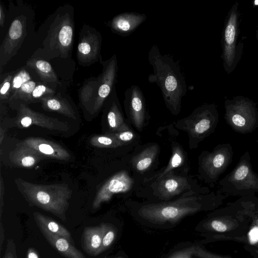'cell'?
<instances>
[{"instance_id": "cell-1", "label": "cell", "mask_w": 258, "mask_h": 258, "mask_svg": "<svg viewBox=\"0 0 258 258\" xmlns=\"http://www.w3.org/2000/svg\"><path fill=\"white\" fill-rule=\"evenodd\" d=\"M227 197L218 190L206 195L184 196L171 202L145 204L138 207L134 217L146 227L169 229L186 216L216 210Z\"/></svg>"}, {"instance_id": "cell-2", "label": "cell", "mask_w": 258, "mask_h": 258, "mask_svg": "<svg viewBox=\"0 0 258 258\" xmlns=\"http://www.w3.org/2000/svg\"><path fill=\"white\" fill-rule=\"evenodd\" d=\"M251 220L245 212V198L214 210L196 227L205 237L203 243L221 240L240 242L246 235Z\"/></svg>"}, {"instance_id": "cell-3", "label": "cell", "mask_w": 258, "mask_h": 258, "mask_svg": "<svg viewBox=\"0 0 258 258\" xmlns=\"http://www.w3.org/2000/svg\"><path fill=\"white\" fill-rule=\"evenodd\" d=\"M148 59L153 71L149 75L148 81L156 84L167 108L172 114H178L182 98L187 92L185 77L179 64L172 56L162 54L156 44L149 50Z\"/></svg>"}, {"instance_id": "cell-4", "label": "cell", "mask_w": 258, "mask_h": 258, "mask_svg": "<svg viewBox=\"0 0 258 258\" xmlns=\"http://www.w3.org/2000/svg\"><path fill=\"white\" fill-rule=\"evenodd\" d=\"M16 186L28 203L66 220V213L69 206L72 190L64 183L39 184L21 178L15 179Z\"/></svg>"}, {"instance_id": "cell-5", "label": "cell", "mask_w": 258, "mask_h": 258, "mask_svg": "<svg viewBox=\"0 0 258 258\" xmlns=\"http://www.w3.org/2000/svg\"><path fill=\"white\" fill-rule=\"evenodd\" d=\"M219 191L229 196H254L258 193V174L252 167L248 151L242 155L232 170L219 182Z\"/></svg>"}, {"instance_id": "cell-6", "label": "cell", "mask_w": 258, "mask_h": 258, "mask_svg": "<svg viewBox=\"0 0 258 258\" xmlns=\"http://www.w3.org/2000/svg\"><path fill=\"white\" fill-rule=\"evenodd\" d=\"M239 3L235 2L225 19L221 34V45L223 66L225 72L229 75L233 72L240 60L243 43L237 40L240 33Z\"/></svg>"}, {"instance_id": "cell-7", "label": "cell", "mask_w": 258, "mask_h": 258, "mask_svg": "<svg viewBox=\"0 0 258 258\" xmlns=\"http://www.w3.org/2000/svg\"><path fill=\"white\" fill-rule=\"evenodd\" d=\"M256 103L247 97L236 96L224 100V119L235 132L245 134L258 127Z\"/></svg>"}, {"instance_id": "cell-8", "label": "cell", "mask_w": 258, "mask_h": 258, "mask_svg": "<svg viewBox=\"0 0 258 258\" xmlns=\"http://www.w3.org/2000/svg\"><path fill=\"white\" fill-rule=\"evenodd\" d=\"M219 122V113L215 104H204L195 109L188 116L178 121L185 130L196 140L201 141L213 133Z\"/></svg>"}, {"instance_id": "cell-9", "label": "cell", "mask_w": 258, "mask_h": 258, "mask_svg": "<svg viewBox=\"0 0 258 258\" xmlns=\"http://www.w3.org/2000/svg\"><path fill=\"white\" fill-rule=\"evenodd\" d=\"M233 151L230 143L217 145L214 150L202 154L200 167L203 177L213 186L232 161Z\"/></svg>"}, {"instance_id": "cell-10", "label": "cell", "mask_w": 258, "mask_h": 258, "mask_svg": "<svg viewBox=\"0 0 258 258\" xmlns=\"http://www.w3.org/2000/svg\"><path fill=\"white\" fill-rule=\"evenodd\" d=\"M102 73L96 84V93L93 111L98 112L115 88L118 67L117 59L114 54L108 60L102 61Z\"/></svg>"}, {"instance_id": "cell-11", "label": "cell", "mask_w": 258, "mask_h": 258, "mask_svg": "<svg viewBox=\"0 0 258 258\" xmlns=\"http://www.w3.org/2000/svg\"><path fill=\"white\" fill-rule=\"evenodd\" d=\"M15 123L19 128H26L34 125L58 132H66L69 129V126L64 122L35 111L22 103L17 108V116Z\"/></svg>"}, {"instance_id": "cell-12", "label": "cell", "mask_w": 258, "mask_h": 258, "mask_svg": "<svg viewBox=\"0 0 258 258\" xmlns=\"http://www.w3.org/2000/svg\"><path fill=\"white\" fill-rule=\"evenodd\" d=\"M133 180L125 171L119 172L107 180L99 189L93 202V208H98L101 205L109 201L115 194L130 190Z\"/></svg>"}, {"instance_id": "cell-13", "label": "cell", "mask_w": 258, "mask_h": 258, "mask_svg": "<svg viewBox=\"0 0 258 258\" xmlns=\"http://www.w3.org/2000/svg\"><path fill=\"white\" fill-rule=\"evenodd\" d=\"M124 104L134 125L138 130H141L146 116V100L138 86L133 85L126 89Z\"/></svg>"}, {"instance_id": "cell-14", "label": "cell", "mask_w": 258, "mask_h": 258, "mask_svg": "<svg viewBox=\"0 0 258 258\" xmlns=\"http://www.w3.org/2000/svg\"><path fill=\"white\" fill-rule=\"evenodd\" d=\"M147 19L144 13L124 12L114 16L108 23L111 31L121 36L133 33Z\"/></svg>"}, {"instance_id": "cell-15", "label": "cell", "mask_w": 258, "mask_h": 258, "mask_svg": "<svg viewBox=\"0 0 258 258\" xmlns=\"http://www.w3.org/2000/svg\"><path fill=\"white\" fill-rule=\"evenodd\" d=\"M21 143L34 149L46 158L68 161L71 157L70 153L63 147L45 139L29 137Z\"/></svg>"}, {"instance_id": "cell-16", "label": "cell", "mask_w": 258, "mask_h": 258, "mask_svg": "<svg viewBox=\"0 0 258 258\" xmlns=\"http://www.w3.org/2000/svg\"><path fill=\"white\" fill-rule=\"evenodd\" d=\"M24 25L19 19H15L11 23L1 47V66L5 65L13 56L14 50L24 38Z\"/></svg>"}, {"instance_id": "cell-17", "label": "cell", "mask_w": 258, "mask_h": 258, "mask_svg": "<svg viewBox=\"0 0 258 258\" xmlns=\"http://www.w3.org/2000/svg\"><path fill=\"white\" fill-rule=\"evenodd\" d=\"M109 223H102L98 226L84 228L82 239V247L87 253L96 256L99 254L103 236Z\"/></svg>"}, {"instance_id": "cell-18", "label": "cell", "mask_w": 258, "mask_h": 258, "mask_svg": "<svg viewBox=\"0 0 258 258\" xmlns=\"http://www.w3.org/2000/svg\"><path fill=\"white\" fill-rule=\"evenodd\" d=\"M46 157L37 151L21 143L9 154V159L12 164L19 168L33 167Z\"/></svg>"}, {"instance_id": "cell-19", "label": "cell", "mask_w": 258, "mask_h": 258, "mask_svg": "<svg viewBox=\"0 0 258 258\" xmlns=\"http://www.w3.org/2000/svg\"><path fill=\"white\" fill-rule=\"evenodd\" d=\"M105 103L107 109L106 119L110 130L109 133H115L127 127L128 126L124 122L115 88Z\"/></svg>"}, {"instance_id": "cell-20", "label": "cell", "mask_w": 258, "mask_h": 258, "mask_svg": "<svg viewBox=\"0 0 258 258\" xmlns=\"http://www.w3.org/2000/svg\"><path fill=\"white\" fill-rule=\"evenodd\" d=\"M101 44V37L98 33L83 34L78 46L79 60L88 61L97 59L100 54Z\"/></svg>"}, {"instance_id": "cell-21", "label": "cell", "mask_w": 258, "mask_h": 258, "mask_svg": "<svg viewBox=\"0 0 258 258\" xmlns=\"http://www.w3.org/2000/svg\"><path fill=\"white\" fill-rule=\"evenodd\" d=\"M160 179L157 190L164 198L173 197L189 187L185 177L172 175L170 172Z\"/></svg>"}, {"instance_id": "cell-22", "label": "cell", "mask_w": 258, "mask_h": 258, "mask_svg": "<svg viewBox=\"0 0 258 258\" xmlns=\"http://www.w3.org/2000/svg\"><path fill=\"white\" fill-rule=\"evenodd\" d=\"M39 228L50 245L66 258H86L83 253L66 238L50 233L42 227Z\"/></svg>"}, {"instance_id": "cell-23", "label": "cell", "mask_w": 258, "mask_h": 258, "mask_svg": "<svg viewBox=\"0 0 258 258\" xmlns=\"http://www.w3.org/2000/svg\"><path fill=\"white\" fill-rule=\"evenodd\" d=\"M34 219L39 227H42L50 233L62 236L73 245L74 241L69 231L57 222L37 212L33 213Z\"/></svg>"}, {"instance_id": "cell-24", "label": "cell", "mask_w": 258, "mask_h": 258, "mask_svg": "<svg viewBox=\"0 0 258 258\" xmlns=\"http://www.w3.org/2000/svg\"><path fill=\"white\" fill-rule=\"evenodd\" d=\"M43 109L48 111H54L77 119L76 112L72 106L65 100L56 97L48 96L40 100Z\"/></svg>"}, {"instance_id": "cell-25", "label": "cell", "mask_w": 258, "mask_h": 258, "mask_svg": "<svg viewBox=\"0 0 258 258\" xmlns=\"http://www.w3.org/2000/svg\"><path fill=\"white\" fill-rule=\"evenodd\" d=\"M27 66L33 69L44 83L58 82L57 75L51 64L46 60L32 58L28 60Z\"/></svg>"}, {"instance_id": "cell-26", "label": "cell", "mask_w": 258, "mask_h": 258, "mask_svg": "<svg viewBox=\"0 0 258 258\" xmlns=\"http://www.w3.org/2000/svg\"><path fill=\"white\" fill-rule=\"evenodd\" d=\"M158 151V147L156 145L146 148L133 159V166L138 171L145 172L153 163Z\"/></svg>"}, {"instance_id": "cell-27", "label": "cell", "mask_w": 258, "mask_h": 258, "mask_svg": "<svg viewBox=\"0 0 258 258\" xmlns=\"http://www.w3.org/2000/svg\"><path fill=\"white\" fill-rule=\"evenodd\" d=\"M59 28L55 34L56 41L60 48L68 49L70 48L72 43L73 29L72 24L64 20L59 25Z\"/></svg>"}, {"instance_id": "cell-28", "label": "cell", "mask_w": 258, "mask_h": 258, "mask_svg": "<svg viewBox=\"0 0 258 258\" xmlns=\"http://www.w3.org/2000/svg\"><path fill=\"white\" fill-rule=\"evenodd\" d=\"M184 161V155L181 148L178 145L172 146V155L169 162L164 169L156 177L157 179H160L165 175L168 174L172 170L180 166Z\"/></svg>"}, {"instance_id": "cell-29", "label": "cell", "mask_w": 258, "mask_h": 258, "mask_svg": "<svg viewBox=\"0 0 258 258\" xmlns=\"http://www.w3.org/2000/svg\"><path fill=\"white\" fill-rule=\"evenodd\" d=\"M91 144L98 148H115L122 146L111 134L95 135L90 139Z\"/></svg>"}, {"instance_id": "cell-30", "label": "cell", "mask_w": 258, "mask_h": 258, "mask_svg": "<svg viewBox=\"0 0 258 258\" xmlns=\"http://www.w3.org/2000/svg\"><path fill=\"white\" fill-rule=\"evenodd\" d=\"M36 86L37 83L33 80L25 83L10 97L9 100L13 101L15 100H21L28 103H30L32 93Z\"/></svg>"}, {"instance_id": "cell-31", "label": "cell", "mask_w": 258, "mask_h": 258, "mask_svg": "<svg viewBox=\"0 0 258 258\" xmlns=\"http://www.w3.org/2000/svg\"><path fill=\"white\" fill-rule=\"evenodd\" d=\"M245 212L251 220V223L258 227V198L248 196L245 201ZM258 251V243L256 246Z\"/></svg>"}, {"instance_id": "cell-32", "label": "cell", "mask_w": 258, "mask_h": 258, "mask_svg": "<svg viewBox=\"0 0 258 258\" xmlns=\"http://www.w3.org/2000/svg\"><path fill=\"white\" fill-rule=\"evenodd\" d=\"M30 80H31V76L26 69H22L16 73L12 80L11 96L16 93L23 84Z\"/></svg>"}, {"instance_id": "cell-33", "label": "cell", "mask_w": 258, "mask_h": 258, "mask_svg": "<svg viewBox=\"0 0 258 258\" xmlns=\"http://www.w3.org/2000/svg\"><path fill=\"white\" fill-rule=\"evenodd\" d=\"M54 91L43 84H38L33 91L31 97L30 103L40 101L44 97L51 96L54 94Z\"/></svg>"}, {"instance_id": "cell-34", "label": "cell", "mask_w": 258, "mask_h": 258, "mask_svg": "<svg viewBox=\"0 0 258 258\" xmlns=\"http://www.w3.org/2000/svg\"><path fill=\"white\" fill-rule=\"evenodd\" d=\"M14 73L8 74L1 82L0 86V99L1 101L10 98L12 87V82Z\"/></svg>"}, {"instance_id": "cell-35", "label": "cell", "mask_w": 258, "mask_h": 258, "mask_svg": "<svg viewBox=\"0 0 258 258\" xmlns=\"http://www.w3.org/2000/svg\"><path fill=\"white\" fill-rule=\"evenodd\" d=\"M117 234V230L112 224H110L109 227L105 233L100 250L101 253L106 250L114 241Z\"/></svg>"}, {"instance_id": "cell-36", "label": "cell", "mask_w": 258, "mask_h": 258, "mask_svg": "<svg viewBox=\"0 0 258 258\" xmlns=\"http://www.w3.org/2000/svg\"><path fill=\"white\" fill-rule=\"evenodd\" d=\"M122 145L125 143L132 141L135 138L134 132L130 130L127 126L125 128L121 130L118 132L110 133Z\"/></svg>"}, {"instance_id": "cell-37", "label": "cell", "mask_w": 258, "mask_h": 258, "mask_svg": "<svg viewBox=\"0 0 258 258\" xmlns=\"http://www.w3.org/2000/svg\"><path fill=\"white\" fill-rule=\"evenodd\" d=\"M192 255L197 258H231L211 253L200 245H193Z\"/></svg>"}, {"instance_id": "cell-38", "label": "cell", "mask_w": 258, "mask_h": 258, "mask_svg": "<svg viewBox=\"0 0 258 258\" xmlns=\"http://www.w3.org/2000/svg\"><path fill=\"white\" fill-rule=\"evenodd\" d=\"M193 245L184 246L181 249L174 251L166 258H191Z\"/></svg>"}, {"instance_id": "cell-39", "label": "cell", "mask_w": 258, "mask_h": 258, "mask_svg": "<svg viewBox=\"0 0 258 258\" xmlns=\"http://www.w3.org/2000/svg\"><path fill=\"white\" fill-rule=\"evenodd\" d=\"M3 258H18L16 244L12 239L7 240L6 251Z\"/></svg>"}, {"instance_id": "cell-40", "label": "cell", "mask_w": 258, "mask_h": 258, "mask_svg": "<svg viewBox=\"0 0 258 258\" xmlns=\"http://www.w3.org/2000/svg\"><path fill=\"white\" fill-rule=\"evenodd\" d=\"M26 258H39V255L35 249L30 247L27 250Z\"/></svg>"}, {"instance_id": "cell-41", "label": "cell", "mask_w": 258, "mask_h": 258, "mask_svg": "<svg viewBox=\"0 0 258 258\" xmlns=\"http://www.w3.org/2000/svg\"><path fill=\"white\" fill-rule=\"evenodd\" d=\"M5 15L2 6H0V25L3 27L5 22Z\"/></svg>"}, {"instance_id": "cell-42", "label": "cell", "mask_w": 258, "mask_h": 258, "mask_svg": "<svg viewBox=\"0 0 258 258\" xmlns=\"http://www.w3.org/2000/svg\"><path fill=\"white\" fill-rule=\"evenodd\" d=\"M1 230H0V242H1V249H2V243L4 240L5 238V235H4V230L3 227L2 223L1 222Z\"/></svg>"}, {"instance_id": "cell-43", "label": "cell", "mask_w": 258, "mask_h": 258, "mask_svg": "<svg viewBox=\"0 0 258 258\" xmlns=\"http://www.w3.org/2000/svg\"><path fill=\"white\" fill-rule=\"evenodd\" d=\"M256 39L258 41V26H257V29H256Z\"/></svg>"}, {"instance_id": "cell-44", "label": "cell", "mask_w": 258, "mask_h": 258, "mask_svg": "<svg viewBox=\"0 0 258 258\" xmlns=\"http://www.w3.org/2000/svg\"><path fill=\"white\" fill-rule=\"evenodd\" d=\"M256 142L258 143V141H256Z\"/></svg>"}, {"instance_id": "cell-45", "label": "cell", "mask_w": 258, "mask_h": 258, "mask_svg": "<svg viewBox=\"0 0 258 258\" xmlns=\"http://www.w3.org/2000/svg\"><path fill=\"white\" fill-rule=\"evenodd\" d=\"M118 258H122V257H118Z\"/></svg>"}, {"instance_id": "cell-46", "label": "cell", "mask_w": 258, "mask_h": 258, "mask_svg": "<svg viewBox=\"0 0 258 258\" xmlns=\"http://www.w3.org/2000/svg\"><path fill=\"white\" fill-rule=\"evenodd\" d=\"M257 88H258V84H257Z\"/></svg>"}]
</instances>
